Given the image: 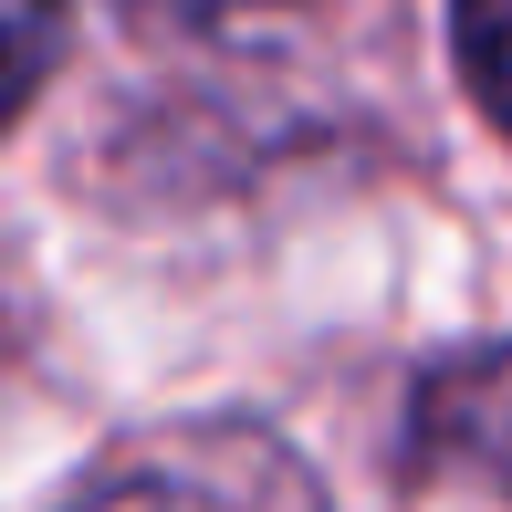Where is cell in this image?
<instances>
[{
    "label": "cell",
    "mask_w": 512,
    "mask_h": 512,
    "mask_svg": "<svg viewBox=\"0 0 512 512\" xmlns=\"http://www.w3.org/2000/svg\"><path fill=\"white\" fill-rule=\"evenodd\" d=\"M450 32H460V74H471L481 115L512 136V0H450Z\"/></svg>",
    "instance_id": "cell-3"
},
{
    "label": "cell",
    "mask_w": 512,
    "mask_h": 512,
    "mask_svg": "<svg viewBox=\"0 0 512 512\" xmlns=\"http://www.w3.org/2000/svg\"><path fill=\"white\" fill-rule=\"evenodd\" d=\"M42 63H53V0H21V95L42 84Z\"/></svg>",
    "instance_id": "cell-5"
},
{
    "label": "cell",
    "mask_w": 512,
    "mask_h": 512,
    "mask_svg": "<svg viewBox=\"0 0 512 512\" xmlns=\"http://www.w3.org/2000/svg\"><path fill=\"white\" fill-rule=\"evenodd\" d=\"M126 11L168 21V32H230V21H251V11H283V0H126Z\"/></svg>",
    "instance_id": "cell-4"
},
{
    "label": "cell",
    "mask_w": 512,
    "mask_h": 512,
    "mask_svg": "<svg viewBox=\"0 0 512 512\" xmlns=\"http://www.w3.org/2000/svg\"><path fill=\"white\" fill-rule=\"evenodd\" d=\"M63 512H324V492L272 429L199 418V429H168L115 471H95Z\"/></svg>",
    "instance_id": "cell-1"
},
{
    "label": "cell",
    "mask_w": 512,
    "mask_h": 512,
    "mask_svg": "<svg viewBox=\"0 0 512 512\" xmlns=\"http://www.w3.org/2000/svg\"><path fill=\"white\" fill-rule=\"evenodd\" d=\"M418 439H429L439 460H471L481 481L512 492V345L439 366L429 398H418Z\"/></svg>",
    "instance_id": "cell-2"
}]
</instances>
